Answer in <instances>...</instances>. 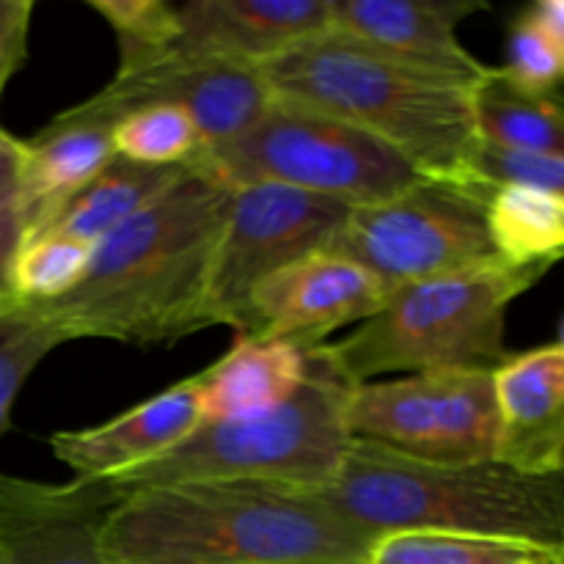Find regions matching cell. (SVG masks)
<instances>
[{"label":"cell","mask_w":564,"mask_h":564,"mask_svg":"<svg viewBox=\"0 0 564 564\" xmlns=\"http://www.w3.org/2000/svg\"><path fill=\"white\" fill-rule=\"evenodd\" d=\"M330 31L328 0H191L176 3L171 53L262 66Z\"/></svg>","instance_id":"cell-15"},{"label":"cell","mask_w":564,"mask_h":564,"mask_svg":"<svg viewBox=\"0 0 564 564\" xmlns=\"http://www.w3.org/2000/svg\"><path fill=\"white\" fill-rule=\"evenodd\" d=\"M479 143L534 158H564V99L529 91L494 66L474 88Z\"/></svg>","instance_id":"cell-21"},{"label":"cell","mask_w":564,"mask_h":564,"mask_svg":"<svg viewBox=\"0 0 564 564\" xmlns=\"http://www.w3.org/2000/svg\"><path fill=\"white\" fill-rule=\"evenodd\" d=\"M25 242V220L17 202L0 207V306L17 301L14 295V262Z\"/></svg>","instance_id":"cell-31"},{"label":"cell","mask_w":564,"mask_h":564,"mask_svg":"<svg viewBox=\"0 0 564 564\" xmlns=\"http://www.w3.org/2000/svg\"><path fill=\"white\" fill-rule=\"evenodd\" d=\"M191 165H141L116 154L72 202H66L36 235L69 237L97 248L105 237L135 218L158 196H163ZM31 235V237H36Z\"/></svg>","instance_id":"cell-20"},{"label":"cell","mask_w":564,"mask_h":564,"mask_svg":"<svg viewBox=\"0 0 564 564\" xmlns=\"http://www.w3.org/2000/svg\"><path fill=\"white\" fill-rule=\"evenodd\" d=\"M308 350L312 345L292 339L240 336L218 364L193 375L202 422H229L284 405L306 380Z\"/></svg>","instance_id":"cell-19"},{"label":"cell","mask_w":564,"mask_h":564,"mask_svg":"<svg viewBox=\"0 0 564 564\" xmlns=\"http://www.w3.org/2000/svg\"><path fill=\"white\" fill-rule=\"evenodd\" d=\"M554 554L521 540L405 532L375 540L364 564H554Z\"/></svg>","instance_id":"cell-23"},{"label":"cell","mask_w":564,"mask_h":564,"mask_svg":"<svg viewBox=\"0 0 564 564\" xmlns=\"http://www.w3.org/2000/svg\"><path fill=\"white\" fill-rule=\"evenodd\" d=\"M33 0H0V97L28 55Z\"/></svg>","instance_id":"cell-30"},{"label":"cell","mask_w":564,"mask_h":564,"mask_svg":"<svg viewBox=\"0 0 564 564\" xmlns=\"http://www.w3.org/2000/svg\"><path fill=\"white\" fill-rule=\"evenodd\" d=\"M275 102L369 132L424 176L474 180V88L325 31L259 66Z\"/></svg>","instance_id":"cell-4"},{"label":"cell","mask_w":564,"mask_h":564,"mask_svg":"<svg viewBox=\"0 0 564 564\" xmlns=\"http://www.w3.org/2000/svg\"><path fill=\"white\" fill-rule=\"evenodd\" d=\"M488 231L501 262L551 270L564 259V198L529 185H496Z\"/></svg>","instance_id":"cell-22"},{"label":"cell","mask_w":564,"mask_h":564,"mask_svg":"<svg viewBox=\"0 0 564 564\" xmlns=\"http://www.w3.org/2000/svg\"><path fill=\"white\" fill-rule=\"evenodd\" d=\"M554 564H564V545L554 554Z\"/></svg>","instance_id":"cell-34"},{"label":"cell","mask_w":564,"mask_h":564,"mask_svg":"<svg viewBox=\"0 0 564 564\" xmlns=\"http://www.w3.org/2000/svg\"><path fill=\"white\" fill-rule=\"evenodd\" d=\"M330 31L391 61L479 86L494 66L474 58L457 25L485 9L479 0H328Z\"/></svg>","instance_id":"cell-14"},{"label":"cell","mask_w":564,"mask_h":564,"mask_svg":"<svg viewBox=\"0 0 564 564\" xmlns=\"http://www.w3.org/2000/svg\"><path fill=\"white\" fill-rule=\"evenodd\" d=\"M494 185L479 180L416 182L389 202L350 209L325 253L361 264L389 292L501 262L490 242Z\"/></svg>","instance_id":"cell-8"},{"label":"cell","mask_w":564,"mask_h":564,"mask_svg":"<svg viewBox=\"0 0 564 564\" xmlns=\"http://www.w3.org/2000/svg\"><path fill=\"white\" fill-rule=\"evenodd\" d=\"M110 130L113 127L72 119L61 110L47 127L25 141V163L17 193V207L25 220V240L116 158Z\"/></svg>","instance_id":"cell-18"},{"label":"cell","mask_w":564,"mask_h":564,"mask_svg":"<svg viewBox=\"0 0 564 564\" xmlns=\"http://www.w3.org/2000/svg\"><path fill=\"white\" fill-rule=\"evenodd\" d=\"M323 345H312L306 380L284 405L257 416L202 422L163 457L105 482L119 494L198 479L262 482L301 494L325 490L352 441L347 402L356 383L330 361Z\"/></svg>","instance_id":"cell-5"},{"label":"cell","mask_w":564,"mask_h":564,"mask_svg":"<svg viewBox=\"0 0 564 564\" xmlns=\"http://www.w3.org/2000/svg\"><path fill=\"white\" fill-rule=\"evenodd\" d=\"M372 545L314 494L262 482L127 490L105 523L119 564H364Z\"/></svg>","instance_id":"cell-2"},{"label":"cell","mask_w":564,"mask_h":564,"mask_svg":"<svg viewBox=\"0 0 564 564\" xmlns=\"http://www.w3.org/2000/svg\"><path fill=\"white\" fill-rule=\"evenodd\" d=\"M347 433L427 463L496 460L494 372L455 369L358 383L347 402Z\"/></svg>","instance_id":"cell-9"},{"label":"cell","mask_w":564,"mask_h":564,"mask_svg":"<svg viewBox=\"0 0 564 564\" xmlns=\"http://www.w3.org/2000/svg\"><path fill=\"white\" fill-rule=\"evenodd\" d=\"M564 58V0H540L527 11Z\"/></svg>","instance_id":"cell-33"},{"label":"cell","mask_w":564,"mask_h":564,"mask_svg":"<svg viewBox=\"0 0 564 564\" xmlns=\"http://www.w3.org/2000/svg\"><path fill=\"white\" fill-rule=\"evenodd\" d=\"M119 501L105 479L50 485L0 474V564H119L105 549Z\"/></svg>","instance_id":"cell-12"},{"label":"cell","mask_w":564,"mask_h":564,"mask_svg":"<svg viewBox=\"0 0 564 564\" xmlns=\"http://www.w3.org/2000/svg\"><path fill=\"white\" fill-rule=\"evenodd\" d=\"M94 248L69 237L36 235L22 242L14 262V295L25 303H50L75 290L86 275Z\"/></svg>","instance_id":"cell-27"},{"label":"cell","mask_w":564,"mask_h":564,"mask_svg":"<svg viewBox=\"0 0 564 564\" xmlns=\"http://www.w3.org/2000/svg\"><path fill=\"white\" fill-rule=\"evenodd\" d=\"M350 209L281 185L235 187L215 246L207 323L240 330L251 292L275 270L323 253Z\"/></svg>","instance_id":"cell-10"},{"label":"cell","mask_w":564,"mask_h":564,"mask_svg":"<svg viewBox=\"0 0 564 564\" xmlns=\"http://www.w3.org/2000/svg\"><path fill=\"white\" fill-rule=\"evenodd\" d=\"M389 295L361 264L336 253H312L275 270L251 292L237 334L319 345L330 330L372 317Z\"/></svg>","instance_id":"cell-13"},{"label":"cell","mask_w":564,"mask_h":564,"mask_svg":"<svg viewBox=\"0 0 564 564\" xmlns=\"http://www.w3.org/2000/svg\"><path fill=\"white\" fill-rule=\"evenodd\" d=\"M474 180L488 185H529L564 198V158H534L477 143L468 163Z\"/></svg>","instance_id":"cell-29"},{"label":"cell","mask_w":564,"mask_h":564,"mask_svg":"<svg viewBox=\"0 0 564 564\" xmlns=\"http://www.w3.org/2000/svg\"><path fill=\"white\" fill-rule=\"evenodd\" d=\"M110 138L113 154L158 169L193 165L207 147L196 121L185 110L169 105H149L121 116L110 130Z\"/></svg>","instance_id":"cell-24"},{"label":"cell","mask_w":564,"mask_h":564,"mask_svg":"<svg viewBox=\"0 0 564 564\" xmlns=\"http://www.w3.org/2000/svg\"><path fill=\"white\" fill-rule=\"evenodd\" d=\"M499 408L496 460L532 477L564 474V350L510 356L494 372Z\"/></svg>","instance_id":"cell-17"},{"label":"cell","mask_w":564,"mask_h":564,"mask_svg":"<svg viewBox=\"0 0 564 564\" xmlns=\"http://www.w3.org/2000/svg\"><path fill=\"white\" fill-rule=\"evenodd\" d=\"M545 273L496 262L408 284L352 334L323 347L356 386L378 375L496 372L510 358L507 308Z\"/></svg>","instance_id":"cell-6"},{"label":"cell","mask_w":564,"mask_h":564,"mask_svg":"<svg viewBox=\"0 0 564 564\" xmlns=\"http://www.w3.org/2000/svg\"><path fill=\"white\" fill-rule=\"evenodd\" d=\"M560 347L564 350V319H562V328H560Z\"/></svg>","instance_id":"cell-35"},{"label":"cell","mask_w":564,"mask_h":564,"mask_svg":"<svg viewBox=\"0 0 564 564\" xmlns=\"http://www.w3.org/2000/svg\"><path fill=\"white\" fill-rule=\"evenodd\" d=\"M64 341L58 325L33 303L0 306V435L9 430L11 408L25 380Z\"/></svg>","instance_id":"cell-25"},{"label":"cell","mask_w":564,"mask_h":564,"mask_svg":"<svg viewBox=\"0 0 564 564\" xmlns=\"http://www.w3.org/2000/svg\"><path fill=\"white\" fill-rule=\"evenodd\" d=\"M231 191L191 169L147 209L105 237L80 284L33 303L66 341L149 347L209 328L207 292Z\"/></svg>","instance_id":"cell-1"},{"label":"cell","mask_w":564,"mask_h":564,"mask_svg":"<svg viewBox=\"0 0 564 564\" xmlns=\"http://www.w3.org/2000/svg\"><path fill=\"white\" fill-rule=\"evenodd\" d=\"M113 31L119 72H132L163 58L176 42V3L169 0H88Z\"/></svg>","instance_id":"cell-26"},{"label":"cell","mask_w":564,"mask_h":564,"mask_svg":"<svg viewBox=\"0 0 564 564\" xmlns=\"http://www.w3.org/2000/svg\"><path fill=\"white\" fill-rule=\"evenodd\" d=\"M25 163V141L14 138L0 127V207L17 202Z\"/></svg>","instance_id":"cell-32"},{"label":"cell","mask_w":564,"mask_h":564,"mask_svg":"<svg viewBox=\"0 0 564 564\" xmlns=\"http://www.w3.org/2000/svg\"><path fill=\"white\" fill-rule=\"evenodd\" d=\"M193 169L229 191L281 185L352 209L389 202L427 180L369 132L286 102H273L240 135L204 147Z\"/></svg>","instance_id":"cell-7"},{"label":"cell","mask_w":564,"mask_h":564,"mask_svg":"<svg viewBox=\"0 0 564 564\" xmlns=\"http://www.w3.org/2000/svg\"><path fill=\"white\" fill-rule=\"evenodd\" d=\"M323 505L372 540L430 532L564 545V474L532 477L499 460L427 463L352 438Z\"/></svg>","instance_id":"cell-3"},{"label":"cell","mask_w":564,"mask_h":564,"mask_svg":"<svg viewBox=\"0 0 564 564\" xmlns=\"http://www.w3.org/2000/svg\"><path fill=\"white\" fill-rule=\"evenodd\" d=\"M273 102L259 66L213 55L169 53L132 72H116L108 86L66 113L113 127L132 110L169 105L185 110L202 130L204 143L213 147L257 124Z\"/></svg>","instance_id":"cell-11"},{"label":"cell","mask_w":564,"mask_h":564,"mask_svg":"<svg viewBox=\"0 0 564 564\" xmlns=\"http://www.w3.org/2000/svg\"><path fill=\"white\" fill-rule=\"evenodd\" d=\"M198 424L196 380L185 378L99 427L55 433L50 449L75 479H119L180 446Z\"/></svg>","instance_id":"cell-16"},{"label":"cell","mask_w":564,"mask_h":564,"mask_svg":"<svg viewBox=\"0 0 564 564\" xmlns=\"http://www.w3.org/2000/svg\"><path fill=\"white\" fill-rule=\"evenodd\" d=\"M501 72L529 91L556 94V86L564 83L562 53L527 11L512 25L507 66H501Z\"/></svg>","instance_id":"cell-28"}]
</instances>
